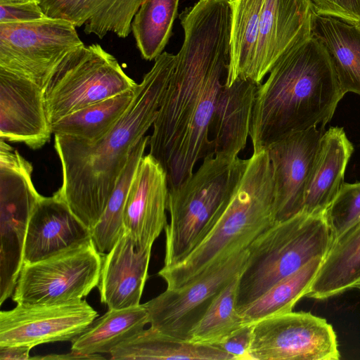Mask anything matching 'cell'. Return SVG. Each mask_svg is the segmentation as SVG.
Returning <instances> with one entry per match:
<instances>
[{"mask_svg":"<svg viewBox=\"0 0 360 360\" xmlns=\"http://www.w3.org/2000/svg\"><path fill=\"white\" fill-rule=\"evenodd\" d=\"M184 38L149 138L150 153L166 169L184 136H209L231 57L229 0H199L180 15Z\"/></svg>","mask_w":360,"mask_h":360,"instance_id":"1","label":"cell"},{"mask_svg":"<svg viewBox=\"0 0 360 360\" xmlns=\"http://www.w3.org/2000/svg\"><path fill=\"white\" fill-rule=\"evenodd\" d=\"M164 51L136 87L134 98L113 127L95 141L54 135L62 186L57 191L90 230L99 221L135 144L153 126L176 65Z\"/></svg>","mask_w":360,"mask_h":360,"instance_id":"2","label":"cell"},{"mask_svg":"<svg viewBox=\"0 0 360 360\" xmlns=\"http://www.w3.org/2000/svg\"><path fill=\"white\" fill-rule=\"evenodd\" d=\"M269 74L252 112L253 153L292 133L325 127L345 95L326 49L312 35L283 55Z\"/></svg>","mask_w":360,"mask_h":360,"instance_id":"3","label":"cell"},{"mask_svg":"<svg viewBox=\"0 0 360 360\" xmlns=\"http://www.w3.org/2000/svg\"><path fill=\"white\" fill-rule=\"evenodd\" d=\"M275 195L267 150L253 153L235 191L210 231L182 259L159 271L167 288L183 286L248 249L276 221Z\"/></svg>","mask_w":360,"mask_h":360,"instance_id":"4","label":"cell"},{"mask_svg":"<svg viewBox=\"0 0 360 360\" xmlns=\"http://www.w3.org/2000/svg\"><path fill=\"white\" fill-rule=\"evenodd\" d=\"M333 240L324 213L302 211L276 221L248 248V262L238 279L237 309L240 313L312 259L324 258Z\"/></svg>","mask_w":360,"mask_h":360,"instance_id":"5","label":"cell"},{"mask_svg":"<svg viewBox=\"0 0 360 360\" xmlns=\"http://www.w3.org/2000/svg\"><path fill=\"white\" fill-rule=\"evenodd\" d=\"M248 159L209 153L196 172L169 188L164 266L182 259L207 234L235 191Z\"/></svg>","mask_w":360,"mask_h":360,"instance_id":"6","label":"cell"},{"mask_svg":"<svg viewBox=\"0 0 360 360\" xmlns=\"http://www.w3.org/2000/svg\"><path fill=\"white\" fill-rule=\"evenodd\" d=\"M136 85L115 57L100 44H84L63 58L44 89L48 120L51 125L77 110Z\"/></svg>","mask_w":360,"mask_h":360,"instance_id":"7","label":"cell"},{"mask_svg":"<svg viewBox=\"0 0 360 360\" xmlns=\"http://www.w3.org/2000/svg\"><path fill=\"white\" fill-rule=\"evenodd\" d=\"M33 167L6 141L0 143V304L13 293L23 264L28 223L42 197L32 179Z\"/></svg>","mask_w":360,"mask_h":360,"instance_id":"8","label":"cell"},{"mask_svg":"<svg viewBox=\"0 0 360 360\" xmlns=\"http://www.w3.org/2000/svg\"><path fill=\"white\" fill-rule=\"evenodd\" d=\"M103 255L90 239L48 259L23 264L12 299L17 304L82 300L99 283Z\"/></svg>","mask_w":360,"mask_h":360,"instance_id":"9","label":"cell"},{"mask_svg":"<svg viewBox=\"0 0 360 360\" xmlns=\"http://www.w3.org/2000/svg\"><path fill=\"white\" fill-rule=\"evenodd\" d=\"M82 45L76 27L63 19L0 23V68L44 89L63 58Z\"/></svg>","mask_w":360,"mask_h":360,"instance_id":"10","label":"cell"},{"mask_svg":"<svg viewBox=\"0 0 360 360\" xmlns=\"http://www.w3.org/2000/svg\"><path fill=\"white\" fill-rule=\"evenodd\" d=\"M250 359L337 360L340 357L333 326L307 311H289L252 323Z\"/></svg>","mask_w":360,"mask_h":360,"instance_id":"11","label":"cell"},{"mask_svg":"<svg viewBox=\"0 0 360 360\" xmlns=\"http://www.w3.org/2000/svg\"><path fill=\"white\" fill-rule=\"evenodd\" d=\"M248 259L246 249L206 274L183 286L166 288L143 304L150 327L172 338L189 341L193 327L220 292L240 274Z\"/></svg>","mask_w":360,"mask_h":360,"instance_id":"12","label":"cell"},{"mask_svg":"<svg viewBox=\"0 0 360 360\" xmlns=\"http://www.w3.org/2000/svg\"><path fill=\"white\" fill-rule=\"evenodd\" d=\"M85 300L56 304H17L0 312V346L34 347L72 341L96 320Z\"/></svg>","mask_w":360,"mask_h":360,"instance_id":"13","label":"cell"},{"mask_svg":"<svg viewBox=\"0 0 360 360\" xmlns=\"http://www.w3.org/2000/svg\"><path fill=\"white\" fill-rule=\"evenodd\" d=\"M325 127H313L292 133L266 150L275 181L276 221L303 210L304 195Z\"/></svg>","mask_w":360,"mask_h":360,"instance_id":"14","label":"cell"},{"mask_svg":"<svg viewBox=\"0 0 360 360\" xmlns=\"http://www.w3.org/2000/svg\"><path fill=\"white\" fill-rule=\"evenodd\" d=\"M169 186L162 165L150 154L141 159L128 192L124 229L138 250L152 249L167 224Z\"/></svg>","mask_w":360,"mask_h":360,"instance_id":"15","label":"cell"},{"mask_svg":"<svg viewBox=\"0 0 360 360\" xmlns=\"http://www.w3.org/2000/svg\"><path fill=\"white\" fill-rule=\"evenodd\" d=\"M51 134L44 89L0 68V139L36 150L49 141Z\"/></svg>","mask_w":360,"mask_h":360,"instance_id":"16","label":"cell"},{"mask_svg":"<svg viewBox=\"0 0 360 360\" xmlns=\"http://www.w3.org/2000/svg\"><path fill=\"white\" fill-rule=\"evenodd\" d=\"M310 0H265L250 79L261 84L278 60L311 36Z\"/></svg>","mask_w":360,"mask_h":360,"instance_id":"17","label":"cell"},{"mask_svg":"<svg viewBox=\"0 0 360 360\" xmlns=\"http://www.w3.org/2000/svg\"><path fill=\"white\" fill-rule=\"evenodd\" d=\"M91 239L88 229L56 191L42 197L29 220L23 264L39 262Z\"/></svg>","mask_w":360,"mask_h":360,"instance_id":"18","label":"cell"},{"mask_svg":"<svg viewBox=\"0 0 360 360\" xmlns=\"http://www.w3.org/2000/svg\"><path fill=\"white\" fill-rule=\"evenodd\" d=\"M151 250H138L124 229L106 254L103 262L98 288L101 302L108 309H121L141 304L145 283L148 278Z\"/></svg>","mask_w":360,"mask_h":360,"instance_id":"19","label":"cell"},{"mask_svg":"<svg viewBox=\"0 0 360 360\" xmlns=\"http://www.w3.org/2000/svg\"><path fill=\"white\" fill-rule=\"evenodd\" d=\"M260 84L236 79L221 89L211 120L212 150L214 155L238 157L250 132L252 112Z\"/></svg>","mask_w":360,"mask_h":360,"instance_id":"20","label":"cell"},{"mask_svg":"<svg viewBox=\"0 0 360 360\" xmlns=\"http://www.w3.org/2000/svg\"><path fill=\"white\" fill-rule=\"evenodd\" d=\"M143 0H40L49 18L84 26L86 34L103 39L109 32L121 38L131 32V22Z\"/></svg>","mask_w":360,"mask_h":360,"instance_id":"21","label":"cell"},{"mask_svg":"<svg viewBox=\"0 0 360 360\" xmlns=\"http://www.w3.org/2000/svg\"><path fill=\"white\" fill-rule=\"evenodd\" d=\"M353 151V145L342 127H330L324 132L306 188L302 211L325 213L344 183L345 169Z\"/></svg>","mask_w":360,"mask_h":360,"instance_id":"22","label":"cell"},{"mask_svg":"<svg viewBox=\"0 0 360 360\" xmlns=\"http://www.w3.org/2000/svg\"><path fill=\"white\" fill-rule=\"evenodd\" d=\"M360 283V221L334 238L307 297L326 300Z\"/></svg>","mask_w":360,"mask_h":360,"instance_id":"23","label":"cell"},{"mask_svg":"<svg viewBox=\"0 0 360 360\" xmlns=\"http://www.w3.org/2000/svg\"><path fill=\"white\" fill-rule=\"evenodd\" d=\"M311 35L326 49L344 94L360 95V27L314 13Z\"/></svg>","mask_w":360,"mask_h":360,"instance_id":"24","label":"cell"},{"mask_svg":"<svg viewBox=\"0 0 360 360\" xmlns=\"http://www.w3.org/2000/svg\"><path fill=\"white\" fill-rule=\"evenodd\" d=\"M113 360H233L216 346L203 345L166 335L150 327L124 340L110 353Z\"/></svg>","mask_w":360,"mask_h":360,"instance_id":"25","label":"cell"},{"mask_svg":"<svg viewBox=\"0 0 360 360\" xmlns=\"http://www.w3.org/2000/svg\"><path fill=\"white\" fill-rule=\"evenodd\" d=\"M147 323L148 315L143 304L108 309L71 341V351L86 355L109 354L120 343L144 329Z\"/></svg>","mask_w":360,"mask_h":360,"instance_id":"26","label":"cell"},{"mask_svg":"<svg viewBox=\"0 0 360 360\" xmlns=\"http://www.w3.org/2000/svg\"><path fill=\"white\" fill-rule=\"evenodd\" d=\"M265 0H229L231 10V57L224 84L250 79Z\"/></svg>","mask_w":360,"mask_h":360,"instance_id":"27","label":"cell"},{"mask_svg":"<svg viewBox=\"0 0 360 360\" xmlns=\"http://www.w3.org/2000/svg\"><path fill=\"white\" fill-rule=\"evenodd\" d=\"M136 87L63 117L51 125L52 134L90 142L98 140L113 127L127 110L134 98Z\"/></svg>","mask_w":360,"mask_h":360,"instance_id":"28","label":"cell"},{"mask_svg":"<svg viewBox=\"0 0 360 360\" xmlns=\"http://www.w3.org/2000/svg\"><path fill=\"white\" fill-rule=\"evenodd\" d=\"M179 0H143L131 22L141 57L155 60L164 51L178 13Z\"/></svg>","mask_w":360,"mask_h":360,"instance_id":"29","label":"cell"},{"mask_svg":"<svg viewBox=\"0 0 360 360\" xmlns=\"http://www.w3.org/2000/svg\"><path fill=\"white\" fill-rule=\"evenodd\" d=\"M323 258L312 259L295 273L278 281L240 312L245 324L292 311L306 297Z\"/></svg>","mask_w":360,"mask_h":360,"instance_id":"30","label":"cell"},{"mask_svg":"<svg viewBox=\"0 0 360 360\" xmlns=\"http://www.w3.org/2000/svg\"><path fill=\"white\" fill-rule=\"evenodd\" d=\"M149 138L150 136H144L133 147L99 221L91 230V240L101 255L112 248L124 230L123 217L128 192Z\"/></svg>","mask_w":360,"mask_h":360,"instance_id":"31","label":"cell"},{"mask_svg":"<svg viewBox=\"0 0 360 360\" xmlns=\"http://www.w3.org/2000/svg\"><path fill=\"white\" fill-rule=\"evenodd\" d=\"M239 276L216 297L205 315L191 331L189 342L216 346L246 325L236 307Z\"/></svg>","mask_w":360,"mask_h":360,"instance_id":"32","label":"cell"},{"mask_svg":"<svg viewBox=\"0 0 360 360\" xmlns=\"http://www.w3.org/2000/svg\"><path fill=\"white\" fill-rule=\"evenodd\" d=\"M324 214L334 238L360 221V182L343 183Z\"/></svg>","mask_w":360,"mask_h":360,"instance_id":"33","label":"cell"},{"mask_svg":"<svg viewBox=\"0 0 360 360\" xmlns=\"http://www.w3.org/2000/svg\"><path fill=\"white\" fill-rule=\"evenodd\" d=\"M314 13L358 24L360 21V0H310Z\"/></svg>","mask_w":360,"mask_h":360,"instance_id":"34","label":"cell"},{"mask_svg":"<svg viewBox=\"0 0 360 360\" xmlns=\"http://www.w3.org/2000/svg\"><path fill=\"white\" fill-rule=\"evenodd\" d=\"M46 17L37 1L0 4V23L25 22Z\"/></svg>","mask_w":360,"mask_h":360,"instance_id":"35","label":"cell"},{"mask_svg":"<svg viewBox=\"0 0 360 360\" xmlns=\"http://www.w3.org/2000/svg\"><path fill=\"white\" fill-rule=\"evenodd\" d=\"M252 328V323L246 324L216 347L230 354L233 359H250Z\"/></svg>","mask_w":360,"mask_h":360,"instance_id":"36","label":"cell"},{"mask_svg":"<svg viewBox=\"0 0 360 360\" xmlns=\"http://www.w3.org/2000/svg\"><path fill=\"white\" fill-rule=\"evenodd\" d=\"M32 347L27 345L0 346L1 360L30 359V352Z\"/></svg>","mask_w":360,"mask_h":360,"instance_id":"37","label":"cell"},{"mask_svg":"<svg viewBox=\"0 0 360 360\" xmlns=\"http://www.w3.org/2000/svg\"><path fill=\"white\" fill-rule=\"evenodd\" d=\"M105 359L100 354L86 355L77 352L71 351L65 354H49L43 356L30 357V359H52V360H72V359H89L96 360Z\"/></svg>","mask_w":360,"mask_h":360,"instance_id":"38","label":"cell"},{"mask_svg":"<svg viewBox=\"0 0 360 360\" xmlns=\"http://www.w3.org/2000/svg\"><path fill=\"white\" fill-rule=\"evenodd\" d=\"M40 0H0V4L22 3L27 1H37Z\"/></svg>","mask_w":360,"mask_h":360,"instance_id":"39","label":"cell"},{"mask_svg":"<svg viewBox=\"0 0 360 360\" xmlns=\"http://www.w3.org/2000/svg\"><path fill=\"white\" fill-rule=\"evenodd\" d=\"M356 288L360 290V283L357 285Z\"/></svg>","mask_w":360,"mask_h":360,"instance_id":"40","label":"cell"},{"mask_svg":"<svg viewBox=\"0 0 360 360\" xmlns=\"http://www.w3.org/2000/svg\"><path fill=\"white\" fill-rule=\"evenodd\" d=\"M359 25V27H360V21L358 22L357 24Z\"/></svg>","mask_w":360,"mask_h":360,"instance_id":"41","label":"cell"}]
</instances>
